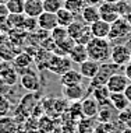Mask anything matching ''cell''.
Returning a JSON list of instances; mask_svg holds the SVG:
<instances>
[{"label": "cell", "instance_id": "obj_8", "mask_svg": "<svg viewBox=\"0 0 131 133\" xmlns=\"http://www.w3.org/2000/svg\"><path fill=\"white\" fill-rule=\"evenodd\" d=\"M0 78H3L11 87L17 84V81H18V71L14 67L13 62L0 60Z\"/></svg>", "mask_w": 131, "mask_h": 133}, {"label": "cell", "instance_id": "obj_34", "mask_svg": "<svg viewBox=\"0 0 131 133\" xmlns=\"http://www.w3.org/2000/svg\"><path fill=\"white\" fill-rule=\"evenodd\" d=\"M22 28H25V30H28V31H32V30L39 28V25H38V18H35V17H27L25 16Z\"/></svg>", "mask_w": 131, "mask_h": 133}, {"label": "cell", "instance_id": "obj_10", "mask_svg": "<svg viewBox=\"0 0 131 133\" xmlns=\"http://www.w3.org/2000/svg\"><path fill=\"white\" fill-rule=\"evenodd\" d=\"M38 25H39V30H43L46 32H52L59 25L56 13L43 11L39 17H38Z\"/></svg>", "mask_w": 131, "mask_h": 133}, {"label": "cell", "instance_id": "obj_42", "mask_svg": "<svg viewBox=\"0 0 131 133\" xmlns=\"http://www.w3.org/2000/svg\"><path fill=\"white\" fill-rule=\"evenodd\" d=\"M121 133H131V128H126V129H123V132Z\"/></svg>", "mask_w": 131, "mask_h": 133}, {"label": "cell", "instance_id": "obj_25", "mask_svg": "<svg viewBox=\"0 0 131 133\" xmlns=\"http://www.w3.org/2000/svg\"><path fill=\"white\" fill-rule=\"evenodd\" d=\"M85 6H87V3L84 0H64V7L67 10H70L74 16L82 13Z\"/></svg>", "mask_w": 131, "mask_h": 133}, {"label": "cell", "instance_id": "obj_20", "mask_svg": "<svg viewBox=\"0 0 131 133\" xmlns=\"http://www.w3.org/2000/svg\"><path fill=\"white\" fill-rule=\"evenodd\" d=\"M84 23L91 25L92 23L101 20V13H99V6H92V4H87L84 7L82 13H81Z\"/></svg>", "mask_w": 131, "mask_h": 133}, {"label": "cell", "instance_id": "obj_44", "mask_svg": "<svg viewBox=\"0 0 131 133\" xmlns=\"http://www.w3.org/2000/svg\"><path fill=\"white\" fill-rule=\"evenodd\" d=\"M7 2H9V0H0V3H4V4H6Z\"/></svg>", "mask_w": 131, "mask_h": 133}, {"label": "cell", "instance_id": "obj_37", "mask_svg": "<svg viewBox=\"0 0 131 133\" xmlns=\"http://www.w3.org/2000/svg\"><path fill=\"white\" fill-rule=\"evenodd\" d=\"M123 73L126 74V77L128 78V81L131 83V62H130L128 64H126V66H124V71H123Z\"/></svg>", "mask_w": 131, "mask_h": 133}, {"label": "cell", "instance_id": "obj_36", "mask_svg": "<svg viewBox=\"0 0 131 133\" xmlns=\"http://www.w3.org/2000/svg\"><path fill=\"white\" fill-rule=\"evenodd\" d=\"M10 91H11V85L7 84L3 78H0V95H9Z\"/></svg>", "mask_w": 131, "mask_h": 133}, {"label": "cell", "instance_id": "obj_46", "mask_svg": "<svg viewBox=\"0 0 131 133\" xmlns=\"http://www.w3.org/2000/svg\"><path fill=\"white\" fill-rule=\"evenodd\" d=\"M42 2H43V0H42Z\"/></svg>", "mask_w": 131, "mask_h": 133}, {"label": "cell", "instance_id": "obj_35", "mask_svg": "<svg viewBox=\"0 0 131 133\" xmlns=\"http://www.w3.org/2000/svg\"><path fill=\"white\" fill-rule=\"evenodd\" d=\"M9 16H10V11H9V9H7V6L4 3H0V27L4 25L7 23Z\"/></svg>", "mask_w": 131, "mask_h": 133}, {"label": "cell", "instance_id": "obj_2", "mask_svg": "<svg viewBox=\"0 0 131 133\" xmlns=\"http://www.w3.org/2000/svg\"><path fill=\"white\" fill-rule=\"evenodd\" d=\"M124 71V67L119 66V64L113 63V62H105L101 63V67H99L96 76H95L91 81V90L95 87H102V85H106L107 80L110 78L114 73H123Z\"/></svg>", "mask_w": 131, "mask_h": 133}, {"label": "cell", "instance_id": "obj_11", "mask_svg": "<svg viewBox=\"0 0 131 133\" xmlns=\"http://www.w3.org/2000/svg\"><path fill=\"white\" fill-rule=\"evenodd\" d=\"M99 13H101V20H105L107 23H114L117 18H120L117 13V7L116 3H105L102 2L99 4Z\"/></svg>", "mask_w": 131, "mask_h": 133}, {"label": "cell", "instance_id": "obj_47", "mask_svg": "<svg viewBox=\"0 0 131 133\" xmlns=\"http://www.w3.org/2000/svg\"><path fill=\"white\" fill-rule=\"evenodd\" d=\"M53 133H55V132H53Z\"/></svg>", "mask_w": 131, "mask_h": 133}, {"label": "cell", "instance_id": "obj_9", "mask_svg": "<svg viewBox=\"0 0 131 133\" xmlns=\"http://www.w3.org/2000/svg\"><path fill=\"white\" fill-rule=\"evenodd\" d=\"M128 84H130V81L126 77L124 73H114L107 80L106 87H107V90L110 92H124V90Z\"/></svg>", "mask_w": 131, "mask_h": 133}, {"label": "cell", "instance_id": "obj_24", "mask_svg": "<svg viewBox=\"0 0 131 133\" xmlns=\"http://www.w3.org/2000/svg\"><path fill=\"white\" fill-rule=\"evenodd\" d=\"M56 17H57L59 25L66 27V28L68 27L74 20H75V16H74V14L70 11V10H67L66 7H61V9H60L59 11L56 13Z\"/></svg>", "mask_w": 131, "mask_h": 133}, {"label": "cell", "instance_id": "obj_12", "mask_svg": "<svg viewBox=\"0 0 131 133\" xmlns=\"http://www.w3.org/2000/svg\"><path fill=\"white\" fill-rule=\"evenodd\" d=\"M11 62H13V64H14V67L17 69V71L21 74V73H24L25 70H28L31 66H32L34 57L31 56L29 53L22 52V53H17Z\"/></svg>", "mask_w": 131, "mask_h": 133}, {"label": "cell", "instance_id": "obj_32", "mask_svg": "<svg viewBox=\"0 0 131 133\" xmlns=\"http://www.w3.org/2000/svg\"><path fill=\"white\" fill-rule=\"evenodd\" d=\"M91 119L92 118H85L84 116L82 119L78 122V133H87V132L92 133L94 132V126L91 125Z\"/></svg>", "mask_w": 131, "mask_h": 133}, {"label": "cell", "instance_id": "obj_15", "mask_svg": "<svg viewBox=\"0 0 131 133\" xmlns=\"http://www.w3.org/2000/svg\"><path fill=\"white\" fill-rule=\"evenodd\" d=\"M63 95L66 99L73 102H77L85 95V88L82 84H75V85H68V87H63Z\"/></svg>", "mask_w": 131, "mask_h": 133}, {"label": "cell", "instance_id": "obj_19", "mask_svg": "<svg viewBox=\"0 0 131 133\" xmlns=\"http://www.w3.org/2000/svg\"><path fill=\"white\" fill-rule=\"evenodd\" d=\"M109 101H110L112 107L116 111H123L126 108H130L131 104L127 99V97L124 95V92H110L109 95Z\"/></svg>", "mask_w": 131, "mask_h": 133}, {"label": "cell", "instance_id": "obj_40", "mask_svg": "<svg viewBox=\"0 0 131 133\" xmlns=\"http://www.w3.org/2000/svg\"><path fill=\"white\" fill-rule=\"evenodd\" d=\"M87 4H92V6H99L102 0H84Z\"/></svg>", "mask_w": 131, "mask_h": 133}, {"label": "cell", "instance_id": "obj_21", "mask_svg": "<svg viewBox=\"0 0 131 133\" xmlns=\"http://www.w3.org/2000/svg\"><path fill=\"white\" fill-rule=\"evenodd\" d=\"M70 59L73 60V63H78L81 64L82 62H85L88 57V51H87V45H82V44H75L74 48L71 49V52L68 53Z\"/></svg>", "mask_w": 131, "mask_h": 133}, {"label": "cell", "instance_id": "obj_39", "mask_svg": "<svg viewBox=\"0 0 131 133\" xmlns=\"http://www.w3.org/2000/svg\"><path fill=\"white\" fill-rule=\"evenodd\" d=\"M124 95L127 97V99H128L130 104H131V83L126 87V90H124Z\"/></svg>", "mask_w": 131, "mask_h": 133}, {"label": "cell", "instance_id": "obj_43", "mask_svg": "<svg viewBox=\"0 0 131 133\" xmlns=\"http://www.w3.org/2000/svg\"><path fill=\"white\" fill-rule=\"evenodd\" d=\"M102 2H105V3H117L119 0H102Z\"/></svg>", "mask_w": 131, "mask_h": 133}, {"label": "cell", "instance_id": "obj_48", "mask_svg": "<svg viewBox=\"0 0 131 133\" xmlns=\"http://www.w3.org/2000/svg\"><path fill=\"white\" fill-rule=\"evenodd\" d=\"M130 2H131V0H130Z\"/></svg>", "mask_w": 131, "mask_h": 133}, {"label": "cell", "instance_id": "obj_26", "mask_svg": "<svg viewBox=\"0 0 131 133\" xmlns=\"http://www.w3.org/2000/svg\"><path fill=\"white\" fill-rule=\"evenodd\" d=\"M68 37V32H67V28L66 27H61V25H57L50 32V38L53 39V42H55V45L60 44L61 41H64V39Z\"/></svg>", "mask_w": 131, "mask_h": 133}, {"label": "cell", "instance_id": "obj_13", "mask_svg": "<svg viewBox=\"0 0 131 133\" xmlns=\"http://www.w3.org/2000/svg\"><path fill=\"white\" fill-rule=\"evenodd\" d=\"M99 67H101V63L99 62H95L92 59H87L85 62H82L80 64V73L82 74L84 78L92 80V78L96 76Z\"/></svg>", "mask_w": 131, "mask_h": 133}, {"label": "cell", "instance_id": "obj_3", "mask_svg": "<svg viewBox=\"0 0 131 133\" xmlns=\"http://www.w3.org/2000/svg\"><path fill=\"white\" fill-rule=\"evenodd\" d=\"M67 32H68V35L75 41V44L87 45L88 42L94 38V35H92V32H91V27L85 23L75 21V20L67 27Z\"/></svg>", "mask_w": 131, "mask_h": 133}, {"label": "cell", "instance_id": "obj_33", "mask_svg": "<svg viewBox=\"0 0 131 133\" xmlns=\"http://www.w3.org/2000/svg\"><path fill=\"white\" fill-rule=\"evenodd\" d=\"M117 118L123 125H127V128H131V108H126L123 111H119Z\"/></svg>", "mask_w": 131, "mask_h": 133}, {"label": "cell", "instance_id": "obj_5", "mask_svg": "<svg viewBox=\"0 0 131 133\" xmlns=\"http://www.w3.org/2000/svg\"><path fill=\"white\" fill-rule=\"evenodd\" d=\"M71 63H73V60L70 59V56L53 53L50 60H49L48 70L52 71V73H55V74H57V76H61V74H64L67 70L71 69Z\"/></svg>", "mask_w": 131, "mask_h": 133}, {"label": "cell", "instance_id": "obj_22", "mask_svg": "<svg viewBox=\"0 0 131 133\" xmlns=\"http://www.w3.org/2000/svg\"><path fill=\"white\" fill-rule=\"evenodd\" d=\"M20 129V123L14 116H3L0 118V133H17Z\"/></svg>", "mask_w": 131, "mask_h": 133}, {"label": "cell", "instance_id": "obj_14", "mask_svg": "<svg viewBox=\"0 0 131 133\" xmlns=\"http://www.w3.org/2000/svg\"><path fill=\"white\" fill-rule=\"evenodd\" d=\"M82 74L78 70L70 69L64 74L60 76V84L63 87H68V85H75V84H82Z\"/></svg>", "mask_w": 131, "mask_h": 133}, {"label": "cell", "instance_id": "obj_23", "mask_svg": "<svg viewBox=\"0 0 131 133\" xmlns=\"http://www.w3.org/2000/svg\"><path fill=\"white\" fill-rule=\"evenodd\" d=\"M38 132L39 133H53L56 132V122L53 121V118L43 115L38 121Z\"/></svg>", "mask_w": 131, "mask_h": 133}, {"label": "cell", "instance_id": "obj_30", "mask_svg": "<svg viewBox=\"0 0 131 133\" xmlns=\"http://www.w3.org/2000/svg\"><path fill=\"white\" fill-rule=\"evenodd\" d=\"M24 20H25V14H10L7 18V25L11 28H22Z\"/></svg>", "mask_w": 131, "mask_h": 133}, {"label": "cell", "instance_id": "obj_4", "mask_svg": "<svg viewBox=\"0 0 131 133\" xmlns=\"http://www.w3.org/2000/svg\"><path fill=\"white\" fill-rule=\"evenodd\" d=\"M131 37V18H124V17H120L112 23L110 25V34L109 38L110 41L117 42L120 39H128Z\"/></svg>", "mask_w": 131, "mask_h": 133}, {"label": "cell", "instance_id": "obj_28", "mask_svg": "<svg viewBox=\"0 0 131 133\" xmlns=\"http://www.w3.org/2000/svg\"><path fill=\"white\" fill-rule=\"evenodd\" d=\"M117 7V13L120 17H124V18H130L131 17V2L128 0H119L116 3Z\"/></svg>", "mask_w": 131, "mask_h": 133}, {"label": "cell", "instance_id": "obj_17", "mask_svg": "<svg viewBox=\"0 0 131 133\" xmlns=\"http://www.w3.org/2000/svg\"><path fill=\"white\" fill-rule=\"evenodd\" d=\"M45 11L43 9V2L42 0H25V6H24V14L27 17H38Z\"/></svg>", "mask_w": 131, "mask_h": 133}, {"label": "cell", "instance_id": "obj_45", "mask_svg": "<svg viewBox=\"0 0 131 133\" xmlns=\"http://www.w3.org/2000/svg\"><path fill=\"white\" fill-rule=\"evenodd\" d=\"M0 60H2V57H0Z\"/></svg>", "mask_w": 131, "mask_h": 133}, {"label": "cell", "instance_id": "obj_18", "mask_svg": "<svg viewBox=\"0 0 131 133\" xmlns=\"http://www.w3.org/2000/svg\"><path fill=\"white\" fill-rule=\"evenodd\" d=\"M110 23L105 20H98L95 23L91 24V32L94 37L96 38H109V34H110Z\"/></svg>", "mask_w": 131, "mask_h": 133}, {"label": "cell", "instance_id": "obj_31", "mask_svg": "<svg viewBox=\"0 0 131 133\" xmlns=\"http://www.w3.org/2000/svg\"><path fill=\"white\" fill-rule=\"evenodd\" d=\"M11 111V101L7 98V95H0V118L10 115Z\"/></svg>", "mask_w": 131, "mask_h": 133}, {"label": "cell", "instance_id": "obj_16", "mask_svg": "<svg viewBox=\"0 0 131 133\" xmlns=\"http://www.w3.org/2000/svg\"><path fill=\"white\" fill-rule=\"evenodd\" d=\"M81 109H82V116L85 118H95L99 112V102L94 97H87L81 102Z\"/></svg>", "mask_w": 131, "mask_h": 133}, {"label": "cell", "instance_id": "obj_6", "mask_svg": "<svg viewBox=\"0 0 131 133\" xmlns=\"http://www.w3.org/2000/svg\"><path fill=\"white\" fill-rule=\"evenodd\" d=\"M20 84L22 88H25L29 92H36L41 88V76L35 70L29 67L24 73H21L20 77Z\"/></svg>", "mask_w": 131, "mask_h": 133}, {"label": "cell", "instance_id": "obj_7", "mask_svg": "<svg viewBox=\"0 0 131 133\" xmlns=\"http://www.w3.org/2000/svg\"><path fill=\"white\" fill-rule=\"evenodd\" d=\"M110 60L113 63L124 67L126 64L131 62V49L126 44H116L114 46H112Z\"/></svg>", "mask_w": 131, "mask_h": 133}, {"label": "cell", "instance_id": "obj_38", "mask_svg": "<svg viewBox=\"0 0 131 133\" xmlns=\"http://www.w3.org/2000/svg\"><path fill=\"white\" fill-rule=\"evenodd\" d=\"M56 133V132H55ZM57 133H75V130H74L73 128H68V126H64V128H61V129H59Z\"/></svg>", "mask_w": 131, "mask_h": 133}, {"label": "cell", "instance_id": "obj_1", "mask_svg": "<svg viewBox=\"0 0 131 133\" xmlns=\"http://www.w3.org/2000/svg\"><path fill=\"white\" fill-rule=\"evenodd\" d=\"M88 57L95 62L105 63L110 60L112 55V44L107 38H96L94 37L87 44Z\"/></svg>", "mask_w": 131, "mask_h": 133}, {"label": "cell", "instance_id": "obj_29", "mask_svg": "<svg viewBox=\"0 0 131 133\" xmlns=\"http://www.w3.org/2000/svg\"><path fill=\"white\" fill-rule=\"evenodd\" d=\"M61 7H64V0H43L45 11L57 13Z\"/></svg>", "mask_w": 131, "mask_h": 133}, {"label": "cell", "instance_id": "obj_41", "mask_svg": "<svg viewBox=\"0 0 131 133\" xmlns=\"http://www.w3.org/2000/svg\"><path fill=\"white\" fill-rule=\"evenodd\" d=\"M124 44H126L127 46H128V48H130V49H131V38H128V39H127V41L124 42Z\"/></svg>", "mask_w": 131, "mask_h": 133}, {"label": "cell", "instance_id": "obj_27", "mask_svg": "<svg viewBox=\"0 0 131 133\" xmlns=\"http://www.w3.org/2000/svg\"><path fill=\"white\" fill-rule=\"evenodd\" d=\"M10 14H24V6L25 0H9L6 3Z\"/></svg>", "mask_w": 131, "mask_h": 133}, {"label": "cell", "instance_id": "obj_49", "mask_svg": "<svg viewBox=\"0 0 131 133\" xmlns=\"http://www.w3.org/2000/svg\"><path fill=\"white\" fill-rule=\"evenodd\" d=\"M130 18H131V17H130Z\"/></svg>", "mask_w": 131, "mask_h": 133}]
</instances>
